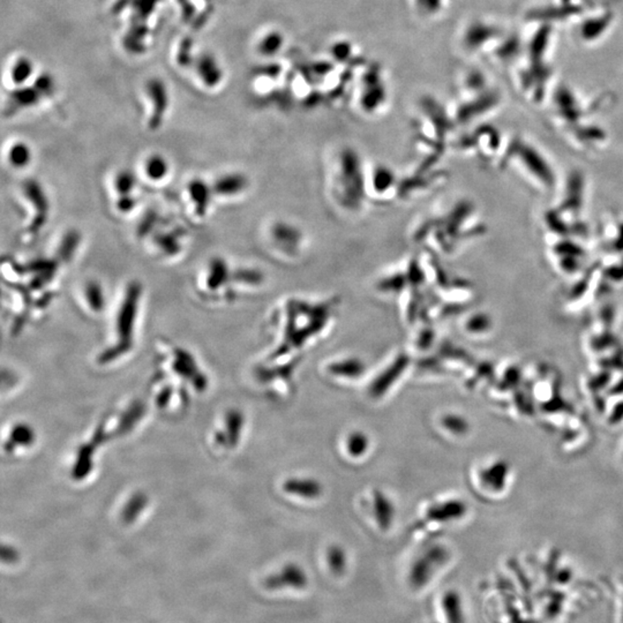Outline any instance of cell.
Returning a JSON list of instances; mask_svg holds the SVG:
<instances>
[{
  "label": "cell",
  "mask_w": 623,
  "mask_h": 623,
  "mask_svg": "<svg viewBox=\"0 0 623 623\" xmlns=\"http://www.w3.org/2000/svg\"><path fill=\"white\" fill-rule=\"evenodd\" d=\"M327 562L334 574H343L347 565V553L342 547L332 546L327 552Z\"/></svg>",
  "instance_id": "21"
},
{
  "label": "cell",
  "mask_w": 623,
  "mask_h": 623,
  "mask_svg": "<svg viewBox=\"0 0 623 623\" xmlns=\"http://www.w3.org/2000/svg\"><path fill=\"white\" fill-rule=\"evenodd\" d=\"M308 576L306 571L300 565L289 563L284 565L276 575H273L268 580V587L271 589H297L301 590L308 587Z\"/></svg>",
  "instance_id": "8"
},
{
  "label": "cell",
  "mask_w": 623,
  "mask_h": 623,
  "mask_svg": "<svg viewBox=\"0 0 623 623\" xmlns=\"http://www.w3.org/2000/svg\"><path fill=\"white\" fill-rule=\"evenodd\" d=\"M143 296V286L138 281H132L124 290L116 314V334L118 349L129 347L132 343L133 334L138 320L139 310Z\"/></svg>",
  "instance_id": "3"
},
{
  "label": "cell",
  "mask_w": 623,
  "mask_h": 623,
  "mask_svg": "<svg viewBox=\"0 0 623 623\" xmlns=\"http://www.w3.org/2000/svg\"><path fill=\"white\" fill-rule=\"evenodd\" d=\"M156 246L166 255H175L180 251L177 234H160L156 238Z\"/></svg>",
  "instance_id": "22"
},
{
  "label": "cell",
  "mask_w": 623,
  "mask_h": 623,
  "mask_svg": "<svg viewBox=\"0 0 623 623\" xmlns=\"http://www.w3.org/2000/svg\"><path fill=\"white\" fill-rule=\"evenodd\" d=\"M266 282V276L260 269L252 267H242L234 269L232 273V283L239 284L244 288H261Z\"/></svg>",
  "instance_id": "15"
},
{
  "label": "cell",
  "mask_w": 623,
  "mask_h": 623,
  "mask_svg": "<svg viewBox=\"0 0 623 623\" xmlns=\"http://www.w3.org/2000/svg\"><path fill=\"white\" fill-rule=\"evenodd\" d=\"M283 38L280 33H269L264 36L260 44V51L264 55H273V53H278V50L282 46Z\"/></svg>",
  "instance_id": "23"
},
{
  "label": "cell",
  "mask_w": 623,
  "mask_h": 623,
  "mask_svg": "<svg viewBox=\"0 0 623 623\" xmlns=\"http://www.w3.org/2000/svg\"><path fill=\"white\" fill-rule=\"evenodd\" d=\"M232 273L234 271L231 269L225 259L218 256L212 258L207 266L206 280H205L207 289L212 292L223 289L229 283L232 282Z\"/></svg>",
  "instance_id": "10"
},
{
  "label": "cell",
  "mask_w": 623,
  "mask_h": 623,
  "mask_svg": "<svg viewBox=\"0 0 623 623\" xmlns=\"http://www.w3.org/2000/svg\"><path fill=\"white\" fill-rule=\"evenodd\" d=\"M138 201H136L134 195H124V197H117L114 207L119 214H131L136 209Z\"/></svg>",
  "instance_id": "24"
},
{
  "label": "cell",
  "mask_w": 623,
  "mask_h": 623,
  "mask_svg": "<svg viewBox=\"0 0 623 623\" xmlns=\"http://www.w3.org/2000/svg\"><path fill=\"white\" fill-rule=\"evenodd\" d=\"M445 553L439 547H430L412 565L410 571V584L415 589L425 587L433 576L436 567L443 565L445 561Z\"/></svg>",
  "instance_id": "5"
},
{
  "label": "cell",
  "mask_w": 623,
  "mask_h": 623,
  "mask_svg": "<svg viewBox=\"0 0 623 623\" xmlns=\"http://www.w3.org/2000/svg\"><path fill=\"white\" fill-rule=\"evenodd\" d=\"M266 238L271 252L286 264L299 261L308 252V234L300 225L290 220L277 218L271 221Z\"/></svg>",
  "instance_id": "2"
},
{
  "label": "cell",
  "mask_w": 623,
  "mask_h": 623,
  "mask_svg": "<svg viewBox=\"0 0 623 623\" xmlns=\"http://www.w3.org/2000/svg\"><path fill=\"white\" fill-rule=\"evenodd\" d=\"M188 193L194 214L200 218L206 217L212 197H215L212 185L202 179H192L188 185Z\"/></svg>",
  "instance_id": "9"
},
{
  "label": "cell",
  "mask_w": 623,
  "mask_h": 623,
  "mask_svg": "<svg viewBox=\"0 0 623 623\" xmlns=\"http://www.w3.org/2000/svg\"><path fill=\"white\" fill-rule=\"evenodd\" d=\"M283 489L290 497H296L299 500L314 501L323 497V486L315 478L295 476L286 479Z\"/></svg>",
  "instance_id": "7"
},
{
  "label": "cell",
  "mask_w": 623,
  "mask_h": 623,
  "mask_svg": "<svg viewBox=\"0 0 623 623\" xmlns=\"http://www.w3.org/2000/svg\"><path fill=\"white\" fill-rule=\"evenodd\" d=\"M325 184L335 208L347 216L359 215L372 206L369 195L367 166L359 151L349 146L338 148L329 157Z\"/></svg>",
  "instance_id": "1"
},
{
  "label": "cell",
  "mask_w": 623,
  "mask_h": 623,
  "mask_svg": "<svg viewBox=\"0 0 623 623\" xmlns=\"http://www.w3.org/2000/svg\"><path fill=\"white\" fill-rule=\"evenodd\" d=\"M31 161H33V151L27 142L18 140L13 142L7 149V162L13 169H26L31 166Z\"/></svg>",
  "instance_id": "14"
},
{
  "label": "cell",
  "mask_w": 623,
  "mask_h": 623,
  "mask_svg": "<svg viewBox=\"0 0 623 623\" xmlns=\"http://www.w3.org/2000/svg\"><path fill=\"white\" fill-rule=\"evenodd\" d=\"M374 506L375 519L378 521L381 528H389L393 523L394 516H395V509H394L393 504L389 500V497L387 499L381 493L375 494L374 506Z\"/></svg>",
  "instance_id": "16"
},
{
  "label": "cell",
  "mask_w": 623,
  "mask_h": 623,
  "mask_svg": "<svg viewBox=\"0 0 623 623\" xmlns=\"http://www.w3.org/2000/svg\"><path fill=\"white\" fill-rule=\"evenodd\" d=\"M347 454L352 457H362L369 448V439L362 430H353L345 440Z\"/></svg>",
  "instance_id": "19"
},
{
  "label": "cell",
  "mask_w": 623,
  "mask_h": 623,
  "mask_svg": "<svg viewBox=\"0 0 623 623\" xmlns=\"http://www.w3.org/2000/svg\"><path fill=\"white\" fill-rule=\"evenodd\" d=\"M364 369V364L357 358H344L342 362H335L334 365L330 366V369H334L335 373L347 378H357L358 375H362Z\"/></svg>",
  "instance_id": "20"
},
{
  "label": "cell",
  "mask_w": 623,
  "mask_h": 623,
  "mask_svg": "<svg viewBox=\"0 0 623 623\" xmlns=\"http://www.w3.org/2000/svg\"><path fill=\"white\" fill-rule=\"evenodd\" d=\"M149 95L151 99V114L149 117V129L153 131L160 129L163 124V119L168 111V96L166 92L163 90L160 85H154L153 88L149 90Z\"/></svg>",
  "instance_id": "12"
},
{
  "label": "cell",
  "mask_w": 623,
  "mask_h": 623,
  "mask_svg": "<svg viewBox=\"0 0 623 623\" xmlns=\"http://www.w3.org/2000/svg\"><path fill=\"white\" fill-rule=\"evenodd\" d=\"M82 297L87 308L94 313H99L104 310L107 305V293L104 286H102V283L99 281H87L83 286Z\"/></svg>",
  "instance_id": "13"
},
{
  "label": "cell",
  "mask_w": 623,
  "mask_h": 623,
  "mask_svg": "<svg viewBox=\"0 0 623 623\" xmlns=\"http://www.w3.org/2000/svg\"><path fill=\"white\" fill-rule=\"evenodd\" d=\"M215 197L223 199H236L243 195L249 188V179L242 172H227L212 183Z\"/></svg>",
  "instance_id": "6"
},
{
  "label": "cell",
  "mask_w": 623,
  "mask_h": 623,
  "mask_svg": "<svg viewBox=\"0 0 623 623\" xmlns=\"http://www.w3.org/2000/svg\"><path fill=\"white\" fill-rule=\"evenodd\" d=\"M114 190L117 197L133 195L136 188V177L129 170H120L114 175Z\"/></svg>",
  "instance_id": "18"
},
{
  "label": "cell",
  "mask_w": 623,
  "mask_h": 623,
  "mask_svg": "<svg viewBox=\"0 0 623 623\" xmlns=\"http://www.w3.org/2000/svg\"><path fill=\"white\" fill-rule=\"evenodd\" d=\"M23 197L31 203L33 216L28 225L27 232L37 234L48 223L50 214V201L48 194L38 181L27 180L22 188Z\"/></svg>",
  "instance_id": "4"
},
{
  "label": "cell",
  "mask_w": 623,
  "mask_h": 623,
  "mask_svg": "<svg viewBox=\"0 0 623 623\" xmlns=\"http://www.w3.org/2000/svg\"><path fill=\"white\" fill-rule=\"evenodd\" d=\"M142 171L146 178L151 183H162L169 177L171 166L166 156L156 153L146 157Z\"/></svg>",
  "instance_id": "11"
},
{
  "label": "cell",
  "mask_w": 623,
  "mask_h": 623,
  "mask_svg": "<svg viewBox=\"0 0 623 623\" xmlns=\"http://www.w3.org/2000/svg\"><path fill=\"white\" fill-rule=\"evenodd\" d=\"M81 243V236L77 231L71 230L66 232L59 243L57 249V258L64 262L71 261L77 253Z\"/></svg>",
  "instance_id": "17"
}]
</instances>
